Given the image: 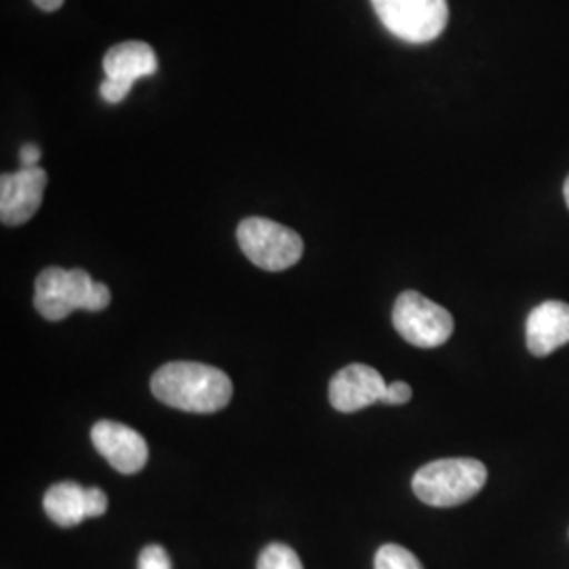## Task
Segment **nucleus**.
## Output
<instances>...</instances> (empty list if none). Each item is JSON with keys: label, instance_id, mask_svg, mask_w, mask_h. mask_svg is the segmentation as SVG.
I'll return each mask as SVG.
<instances>
[{"label": "nucleus", "instance_id": "ddd939ff", "mask_svg": "<svg viewBox=\"0 0 569 569\" xmlns=\"http://www.w3.org/2000/svg\"><path fill=\"white\" fill-rule=\"evenodd\" d=\"M258 569H305V566L298 552L291 547H287L283 542H272L262 550Z\"/></svg>", "mask_w": 569, "mask_h": 569}, {"label": "nucleus", "instance_id": "0eeeda50", "mask_svg": "<svg viewBox=\"0 0 569 569\" xmlns=\"http://www.w3.org/2000/svg\"><path fill=\"white\" fill-rule=\"evenodd\" d=\"M159 70L154 49L142 41L114 44L103 56L106 81L100 84V96L108 103H121L136 81L152 77Z\"/></svg>", "mask_w": 569, "mask_h": 569}, {"label": "nucleus", "instance_id": "2eb2a0df", "mask_svg": "<svg viewBox=\"0 0 569 569\" xmlns=\"http://www.w3.org/2000/svg\"><path fill=\"white\" fill-rule=\"evenodd\" d=\"M138 569H173L167 550L161 545H150L140 552Z\"/></svg>", "mask_w": 569, "mask_h": 569}, {"label": "nucleus", "instance_id": "f3484780", "mask_svg": "<svg viewBox=\"0 0 569 569\" xmlns=\"http://www.w3.org/2000/svg\"><path fill=\"white\" fill-rule=\"evenodd\" d=\"M409 399H411V387L407 382H395V385L388 387L382 403H387V406H403Z\"/></svg>", "mask_w": 569, "mask_h": 569}, {"label": "nucleus", "instance_id": "9b49d317", "mask_svg": "<svg viewBox=\"0 0 569 569\" xmlns=\"http://www.w3.org/2000/svg\"><path fill=\"white\" fill-rule=\"evenodd\" d=\"M526 338L533 357H549L557 348L569 345V305L550 300L536 306L529 312Z\"/></svg>", "mask_w": 569, "mask_h": 569}, {"label": "nucleus", "instance_id": "1a4fd4ad", "mask_svg": "<svg viewBox=\"0 0 569 569\" xmlns=\"http://www.w3.org/2000/svg\"><path fill=\"white\" fill-rule=\"evenodd\" d=\"M388 385L382 373L363 363L340 369L329 385V403L342 413H355L373 403H382Z\"/></svg>", "mask_w": 569, "mask_h": 569}, {"label": "nucleus", "instance_id": "6e6552de", "mask_svg": "<svg viewBox=\"0 0 569 569\" xmlns=\"http://www.w3.org/2000/svg\"><path fill=\"white\" fill-rule=\"evenodd\" d=\"M47 171L42 167H21L0 178V220L4 226L30 222L42 204Z\"/></svg>", "mask_w": 569, "mask_h": 569}, {"label": "nucleus", "instance_id": "4468645a", "mask_svg": "<svg viewBox=\"0 0 569 569\" xmlns=\"http://www.w3.org/2000/svg\"><path fill=\"white\" fill-rule=\"evenodd\" d=\"M376 569H425L411 550L399 545H385L376 552Z\"/></svg>", "mask_w": 569, "mask_h": 569}, {"label": "nucleus", "instance_id": "39448f33", "mask_svg": "<svg viewBox=\"0 0 569 569\" xmlns=\"http://www.w3.org/2000/svg\"><path fill=\"white\" fill-rule=\"evenodd\" d=\"M371 4L390 34L413 44L439 39L449 21L448 0H371Z\"/></svg>", "mask_w": 569, "mask_h": 569}, {"label": "nucleus", "instance_id": "aec40b11", "mask_svg": "<svg viewBox=\"0 0 569 569\" xmlns=\"http://www.w3.org/2000/svg\"><path fill=\"white\" fill-rule=\"evenodd\" d=\"M563 197H566V203L569 207V178L566 180V186H563Z\"/></svg>", "mask_w": 569, "mask_h": 569}, {"label": "nucleus", "instance_id": "a211bd4d", "mask_svg": "<svg viewBox=\"0 0 569 569\" xmlns=\"http://www.w3.org/2000/svg\"><path fill=\"white\" fill-rule=\"evenodd\" d=\"M21 167H39L41 161V148L37 143H26L21 148Z\"/></svg>", "mask_w": 569, "mask_h": 569}, {"label": "nucleus", "instance_id": "20e7f679", "mask_svg": "<svg viewBox=\"0 0 569 569\" xmlns=\"http://www.w3.org/2000/svg\"><path fill=\"white\" fill-rule=\"evenodd\" d=\"M237 239L249 262L268 272L298 264L305 253V241L296 230L266 218L243 220L237 228Z\"/></svg>", "mask_w": 569, "mask_h": 569}, {"label": "nucleus", "instance_id": "9d476101", "mask_svg": "<svg viewBox=\"0 0 569 569\" xmlns=\"http://www.w3.org/2000/svg\"><path fill=\"white\" fill-rule=\"evenodd\" d=\"M93 448L121 475H136L148 465V443L138 430L121 422L100 420L91 428Z\"/></svg>", "mask_w": 569, "mask_h": 569}, {"label": "nucleus", "instance_id": "7ed1b4c3", "mask_svg": "<svg viewBox=\"0 0 569 569\" xmlns=\"http://www.w3.org/2000/svg\"><path fill=\"white\" fill-rule=\"evenodd\" d=\"M488 483V468L475 458H443L413 475V493L435 509H451L475 498Z\"/></svg>", "mask_w": 569, "mask_h": 569}, {"label": "nucleus", "instance_id": "f257e3e1", "mask_svg": "<svg viewBox=\"0 0 569 569\" xmlns=\"http://www.w3.org/2000/svg\"><path fill=\"white\" fill-rule=\"evenodd\" d=\"M152 395L164 403L190 413H216L232 399V382L218 367L173 361L150 380Z\"/></svg>", "mask_w": 569, "mask_h": 569}, {"label": "nucleus", "instance_id": "f8f14e48", "mask_svg": "<svg viewBox=\"0 0 569 569\" xmlns=\"http://www.w3.org/2000/svg\"><path fill=\"white\" fill-rule=\"evenodd\" d=\"M42 507L47 517L60 526V528H74L81 526L87 517V489L74 483V481H63L51 486L44 493Z\"/></svg>", "mask_w": 569, "mask_h": 569}, {"label": "nucleus", "instance_id": "f03ea898", "mask_svg": "<svg viewBox=\"0 0 569 569\" xmlns=\"http://www.w3.org/2000/svg\"><path fill=\"white\" fill-rule=\"evenodd\" d=\"M110 289L100 281H93L82 268L63 270L49 266L37 277L34 306L47 321H63L77 310L100 312L110 305Z\"/></svg>", "mask_w": 569, "mask_h": 569}, {"label": "nucleus", "instance_id": "dca6fc26", "mask_svg": "<svg viewBox=\"0 0 569 569\" xmlns=\"http://www.w3.org/2000/svg\"><path fill=\"white\" fill-rule=\"evenodd\" d=\"M108 509V498L100 488L87 489V517H102Z\"/></svg>", "mask_w": 569, "mask_h": 569}, {"label": "nucleus", "instance_id": "6ab92c4d", "mask_svg": "<svg viewBox=\"0 0 569 569\" xmlns=\"http://www.w3.org/2000/svg\"><path fill=\"white\" fill-rule=\"evenodd\" d=\"M39 9L42 11H47V13H53V11H58L61 4H63V0H32Z\"/></svg>", "mask_w": 569, "mask_h": 569}, {"label": "nucleus", "instance_id": "423d86ee", "mask_svg": "<svg viewBox=\"0 0 569 569\" xmlns=\"http://www.w3.org/2000/svg\"><path fill=\"white\" fill-rule=\"evenodd\" d=\"M392 326L409 345L437 348L451 338L453 317L443 306L430 302L422 293L406 291L392 308Z\"/></svg>", "mask_w": 569, "mask_h": 569}]
</instances>
